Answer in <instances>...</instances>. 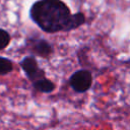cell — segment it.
I'll use <instances>...</instances> for the list:
<instances>
[{
	"instance_id": "cell-3",
	"label": "cell",
	"mask_w": 130,
	"mask_h": 130,
	"mask_svg": "<svg viewBox=\"0 0 130 130\" xmlns=\"http://www.w3.org/2000/svg\"><path fill=\"white\" fill-rule=\"evenodd\" d=\"M20 68L24 72L26 78L32 83L41 78L46 77V72L44 69H42L39 65V62L37 61L36 57L34 55L25 56L21 59L19 62Z\"/></svg>"
},
{
	"instance_id": "cell-2",
	"label": "cell",
	"mask_w": 130,
	"mask_h": 130,
	"mask_svg": "<svg viewBox=\"0 0 130 130\" xmlns=\"http://www.w3.org/2000/svg\"><path fill=\"white\" fill-rule=\"evenodd\" d=\"M68 83L75 92L84 93L92 85V74L87 69L76 70L70 75Z\"/></svg>"
},
{
	"instance_id": "cell-1",
	"label": "cell",
	"mask_w": 130,
	"mask_h": 130,
	"mask_svg": "<svg viewBox=\"0 0 130 130\" xmlns=\"http://www.w3.org/2000/svg\"><path fill=\"white\" fill-rule=\"evenodd\" d=\"M30 19L45 32L71 30L72 13L61 0H38L29 9Z\"/></svg>"
},
{
	"instance_id": "cell-4",
	"label": "cell",
	"mask_w": 130,
	"mask_h": 130,
	"mask_svg": "<svg viewBox=\"0 0 130 130\" xmlns=\"http://www.w3.org/2000/svg\"><path fill=\"white\" fill-rule=\"evenodd\" d=\"M29 48L34 55H37L42 58H48L53 53L52 45L44 39L29 40Z\"/></svg>"
},
{
	"instance_id": "cell-5",
	"label": "cell",
	"mask_w": 130,
	"mask_h": 130,
	"mask_svg": "<svg viewBox=\"0 0 130 130\" xmlns=\"http://www.w3.org/2000/svg\"><path fill=\"white\" fill-rule=\"evenodd\" d=\"M31 84H32V86L36 90H38L40 92H43V93H51L56 88V84L51 79L47 78V76L32 82Z\"/></svg>"
},
{
	"instance_id": "cell-7",
	"label": "cell",
	"mask_w": 130,
	"mask_h": 130,
	"mask_svg": "<svg viewBox=\"0 0 130 130\" xmlns=\"http://www.w3.org/2000/svg\"><path fill=\"white\" fill-rule=\"evenodd\" d=\"M10 35L8 34L7 30L3 29V28H0V51L5 49L9 43H10Z\"/></svg>"
},
{
	"instance_id": "cell-6",
	"label": "cell",
	"mask_w": 130,
	"mask_h": 130,
	"mask_svg": "<svg viewBox=\"0 0 130 130\" xmlns=\"http://www.w3.org/2000/svg\"><path fill=\"white\" fill-rule=\"evenodd\" d=\"M13 70V62L6 58L0 56V75H6Z\"/></svg>"
}]
</instances>
